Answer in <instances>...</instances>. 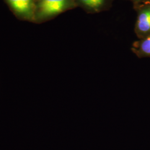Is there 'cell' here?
I'll return each mask as SVG.
<instances>
[{"label": "cell", "instance_id": "obj_1", "mask_svg": "<svg viewBox=\"0 0 150 150\" xmlns=\"http://www.w3.org/2000/svg\"><path fill=\"white\" fill-rule=\"evenodd\" d=\"M68 0H38L36 13L41 18L59 14L64 10Z\"/></svg>", "mask_w": 150, "mask_h": 150}, {"label": "cell", "instance_id": "obj_4", "mask_svg": "<svg viewBox=\"0 0 150 150\" xmlns=\"http://www.w3.org/2000/svg\"><path fill=\"white\" fill-rule=\"evenodd\" d=\"M81 1L88 7L94 9L99 8L102 5L98 0H81Z\"/></svg>", "mask_w": 150, "mask_h": 150}, {"label": "cell", "instance_id": "obj_2", "mask_svg": "<svg viewBox=\"0 0 150 150\" xmlns=\"http://www.w3.org/2000/svg\"><path fill=\"white\" fill-rule=\"evenodd\" d=\"M6 1L18 16L30 20L35 17L37 6L35 0H6Z\"/></svg>", "mask_w": 150, "mask_h": 150}, {"label": "cell", "instance_id": "obj_5", "mask_svg": "<svg viewBox=\"0 0 150 150\" xmlns=\"http://www.w3.org/2000/svg\"><path fill=\"white\" fill-rule=\"evenodd\" d=\"M141 50L143 53L150 55V36L142 42Z\"/></svg>", "mask_w": 150, "mask_h": 150}, {"label": "cell", "instance_id": "obj_3", "mask_svg": "<svg viewBox=\"0 0 150 150\" xmlns=\"http://www.w3.org/2000/svg\"><path fill=\"white\" fill-rule=\"evenodd\" d=\"M137 27L141 32L150 31V8H147L140 13L137 21Z\"/></svg>", "mask_w": 150, "mask_h": 150}]
</instances>
